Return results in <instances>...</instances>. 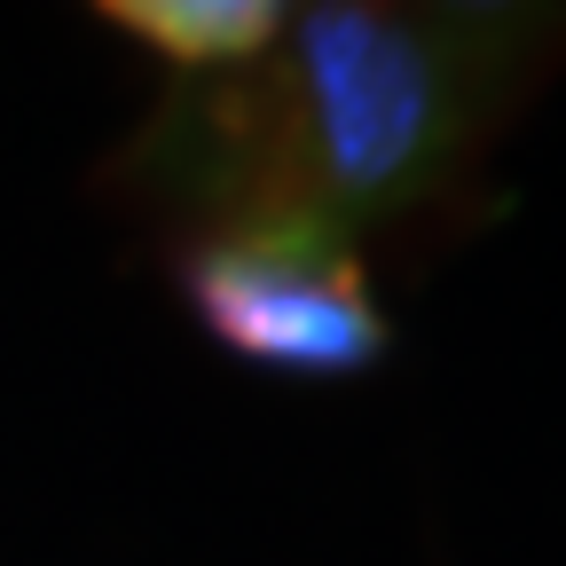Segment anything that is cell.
<instances>
[{"label":"cell","instance_id":"obj_1","mask_svg":"<svg viewBox=\"0 0 566 566\" xmlns=\"http://www.w3.org/2000/svg\"><path fill=\"white\" fill-rule=\"evenodd\" d=\"M520 32L495 9H292L252 63L166 103L142 158L205 221H323L354 237L457 174Z\"/></svg>","mask_w":566,"mask_h":566},{"label":"cell","instance_id":"obj_2","mask_svg":"<svg viewBox=\"0 0 566 566\" xmlns=\"http://www.w3.org/2000/svg\"><path fill=\"white\" fill-rule=\"evenodd\" d=\"M181 300L212 346L283 378H354L394 346L363 252L323 221H212L181 260Z\"/></svg>","mask_w":566,"mask_h":566},{"label":"cell","instance_id":"obj_3","mask_svg":"<svg viewBox=\"0 0 566 566\" xmlns=\"http://www.w3.org/2000/svg\"><path fill=\"white\" fill-rule=\"evenodd\" d=\"M103 17L118 32H134L150 55H166L174 71L212 80V71L252 63L292 9H275V0H111Z\"/></svg>","mask_w":566,"mask_h":566}]
</instances>
